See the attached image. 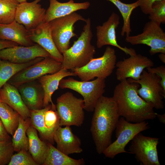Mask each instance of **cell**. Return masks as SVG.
<instances>
[{"mask_svg": "<svg viewBox=\"0 0 165 165\" xmlns=\"http://www.w3.org/2000/svg\"><path fill=\"white\" fill-rule=\"evenodd\" d=\"M115 86L112 97L120 116L132 123L152 120L156 117L154 108L138 93L139 84L125 79Z\"/></svg>", "mask_w": 165, "mask_h": 165, "instance_id": "6da1fadb", "label": "cell"}, {"mask_svg": "<svg viewBox=\"0 0 165 165\" xmlns=\"http://www.w3.org/2000/svg\"><path fill=\"white\" fill-rule=\"evenodd\" d=\"M93 112L90 131L96 151L101 154L112 143V134L120 116L112 97L102 96Z\"/></svg>", "mask_w": 165, "mask_h": 165, "instance_id": "7a4b0ae2", "label": "cell"}, {"mask_svg": "<svg viewBox=\"0 0 165 165\" xmlns=\"http://www.w3.org/2000/svg\"><path fill=\"white\" fill-rule=\"evenodd\" d=\"M85 22L78 39L62 54V69L68 70L81 68L94 58L96 51L95 47L91 44L93 35L90 18L86 19Z\"/></svg>", "mask_w": 165, "mask_h": 165, "instance_id": "3957f363", "label": "cell"}, {"mask_svg": "<svg viewBox=\"0 0 165 165\" xmlns=\"http://www.w3.org/2000/svg\"><path fill=\"white\" fill-rule=\"evenodd\" d=\"M116 59L115 50L108 46L102 56L94 58L85 66L72 71L81 81H90L95 78L105 79L116 67Z\"/></svg>", "mask_w": 165, "mask_h": 165, "instance_id": "277c9868", "label": "cell"}, {"mask_svg": "<svg viewBox=\"0 0 165 165\" xmlns=\"http://www.w3.org/2000/svg\"><path fill=\"white\" fill-rule=\"evenodd\" d=\"M105 79L99 78L89 81L63 78L59 84L61 89H70L80 94L83 98L84 109L88 112L94 111L97 101L105 93Z\"/></svg>", "mask_w": 165, "mask_h": 165, "instance_id": "5b68a950", "label": "cell"}, {"mask_svg": "<svg viewBox=\"0 0 165 165\" xmlns=\"http://www.w3.org/2000/svg\"><path fill=\"white\" fill-rule=\"evenodd\" d=\"M149 128L146 121L132 123L122 117L119 119L115 129L116 139L112 142L103 152L106 157L113 159L117 155L128 153L125 147L128 143L138 134Z\"/></svg>", "mask_w": 165, "mask_h": 165, "instance_id": "8992f818", "label": "cell"}, {"mask_svg": "<svg viewBox=\"0 0 165 165\" xmlns=\"http://www.w3.org/2000/svg\"><path fill=\"white\" fill-rule=\"evenodd\" d=\"M84 101L71 92H67L57 100L56 110L60 126L80 127L85 118Z\"/></svg>", "mask_w": 165, "mask_h": 165, "instance_id": "52a82bcc", "label": "cell"}, {"mask_svg": "<svg viewBox=\"0 0 165 165\" xmlns=\"http://www.w3.org/2000/svg\"><path fill=\"white\" fill-rule=\"evenodd\" d=\"M86 20L82 15L74 12L49 22L53 41L62 54L69 48L71 39L77 36L74 32V24L79 20L86 22Z\"/></svg>", "mask_w": 165, "mask_h": 165, "instance_id": "ba28073f", "label": "cell"}, {"mask_svg": "<svg viewBox=\"0 0 165 165\" xmlns=\"http://www.w3.org/2000/svg\"><path fill=\"white\" fill-rule=\"evenodd\" d=\"M128 79L139 84L138 94L146 102L151 105L154 108H164L163 100L165 97V92L160 84L161 79L159 76L144 70L138 80H135L130 78Z\"/></svg>", "mask_w": 165, "mask_h": 165, "instance_id": "9c48e42d", "label": "cell"}, {"mask_svg": "<svg viewBox=\"0 0 165 165\" xmlns=\"http://www.w3.org/2000/svg\"><path fill=\"white\" fill-rule=\"evenodd\" d=\"M160 25L150 20L145 24L141 33L126 36L125 41L132 45L143 44L149 46L151 55L165 53V32Z\"/></svg>", "mask_w": 165, "mask_h": 165, "instance_id": "30bf717a", "label": "cell"}, {"mask_svg": "<svg viewBox=\"0 0 165 165\" xmlns=\"http://www.w3.org/2000/svg\"><path fill=\"white\" fill-rule=\"evenodd\" d=\"M31 124L38 131L42 138L53 144L54 133L60 125V118L56 110L50 104L40 109L30 110Z\"/></svg>", "mask_w": 165, "mask_h": 165, "instance_id": "8fae6325", "label": "cell"}, {"mask_svg": "<svg viewBox=\"0 0 165 165\" xmlns=\"http://www.w3.org/2000/svg\"><path fill=\"white\" fill-rule=\"evenodd\" d=\"M61 68V62L50 57L44 58L17 73L8 82L17 88L46 75L56 72Z\"/></svg>", "mask_w": 165, "mask_h": 165, "instance_id": "7c38bea8", "label": "cell"}, {"mask_svg": "<svg viewBox=\"0 0 165 165\" xmlns=\"http://www.w3.org/2000/svg\"><path fill=\"white\" fill-rule=\"evenodd\" d=\"M159 140V138L146 136L140 133L131 141L129 153L134 155L141 165H160L157 150Z\"/></svg>", "mask_w": 165, "mask_h": 165, "instance_id": "4fadbf2b", "label": "cell"}, {"mask_svg": "<svg viewBox=\"0 0 165 165\" xmlns=\"http://www.w3.org/2000/svg\"><path fill=\"white\" fill-rule=\"evenodd\" d=\"M154 65L153 61L147 57L137 54L130 56L116 62V78L119 81L128 78L138 80L145 68Z\"/></svg>", "mask_w": 165, "mask_h": 165, "instance_id": "5bb4252c", "label": "cell"}, {"mask_svg": "<svg viewBox=\"0 0 165 165\" xmlns=\"http://www.w3.org/2000/svg\"><path fill=\"white\" fill-rule=\"evenodd\" d=\"M120 24V18L116 13L113 12L108 20L102 25L96 27V46L101 48L105 45L116 47L127 55L136 54L135 50L131 48L123 47L118 44L116 35V30Z\"/></svg>", "mask_w": 165, "mask_h": 165, "instance_id": "9a60e30c", "label": "cell"}, {"mask_svg": "<svg viewBox=\"0 0 165 165\" xmlns=\"http://www.w3.org/2000/svg\"><path fill=\"white\" fill-rule=\"evenodd\" d=\"M50 57L46 51L36 43L29 46L18 45L0 50V59L16 64L26 63L38 57Z\"/></svg>", "mask_w": 165, "mask_h": 165, "instance_id": "2e32d148", "label": "cell"}, {"mask_svg": "<svg viewBox=\"0 0 165 165\" xmlns=\"http://www.w3.org/2000/svg\"><path fill=\"white\" fill-rule=\"evenodd\" d=\"M41 0L19 3L17 7L15 20L28 31L35 28L43 22L46 10L39 3Z\"/></svg>", "mask_w": 165, "mask_h": 165, "instance_id": "e0dca14e", "label": "cell"}, {"mask_svg": "<svg viewBox=\"0 0 165 165\" xmlns=\"http://www.w3.org/2000/svg\"><path fill=\"white\" fill-rule=\"evenodd\" d=\"M28 31L30 39L44 49L51 57L62 62V54L59 52L53 41L49 23L42 22L35 28Z\"/></svg>", "mask_w": 165, "mask_h": 165, "instance_id": "ac0fdd59", "label": "cell"}, {"mask_svg": "<svg viewBox=\"0 0 165 165\" xmlns=\"http://www.w3.org/2000/svg\"><path fill=\"white\" fill-rule=\"evenodd\" d=\"M57 144V148L68 155L83 152L80 139L72 132L70 126H60L55 132L53 137Z\"/></svg>", "mask_w": 165, "mask_h": 165, "instance_id": "d6986e66", "label": "cell"}, {"mask_svg": "<svg viewBox=\"0 0 165 165\" xmlns=\"http://www.w3.org/2000/svg\"><path fill=\"white\" fill-rule=\"evenodd\" d=\"M70 76L76 75L73 71L61 68L56 72L46 75L38 79L44 92V108L50 103L52 109L56 110V105L52 101V95L54 92L58 89L61 80L65 77Z\"/></svg>", "mask_w": 165, "mask_h": 165, "instance_id": "ffe728a7", "label": "cell"}, {"mask_svg": "<svg viewBox=\"0 0 165 165\" xmlns=\"http://www.w3.org/2000/svg\"><path fill=\"white\" fill-rule=\"evenodd\" d=\"M17 88L23 102L29 110L44 108V92L38 81L26 83Z\"/></svg>", "mask_w": 165, "mask_h": 165, "instance_id": "44dd1931", "label": "cell"}, {"mask_svg": "<svg viewBox=\"0 0 165 165\" xmlns=\"http://www.w3.org/2000/svg\"><path fill=\"white\" fill-rule=\"evenodd\" d=\"M50 6L46 10L43 22L49 23L57 18L69 15L81 9H86L90 7L88 2H74L73 0L62 3L57 0H49Z\"/></svg>", "mask_w": 165, "mask_h": 165, "instance_id": "7402d4cb", "label": "cell"}, {"mask_svg": "<svg viewBox=\"0 0 165 165\" xmlns=\"http://www.w3.org/2000/svg\"><path fill=\"white\" fill-rule=\"evenodd\" d=\"M0 99L16 111L24 119L30 117V111L23 102L17 88L7 82L0 89Z\"/></svg>", "mask_w": 165, "mask_h": 165, "instance_id": "603a6c76", "label": "cell"}, {"mask_svg": "<svg viewBox=\"0 0 165 165\" xmlns=\"http://www.w3.org/2000/svg\"><path fill=\"white\" fill-rule=\"evenodd\" d=\"M0 38L23 46H29L34 44L29 38L28 31L15 20L9 24H0Z\"/></svg>", "mask_w": 165, "mask_h": 165, "instance_id": "cb8c5ba5", "label": "cell"}, {"mask_svg": "<svg viewBox=\"0 0 165 165\" xmlns=\"http://www.w3.org/2000/svg\"><path fill=\"white\" fill-rule=\"evenodd\" d=\"M28 138V150L38 165H43L47 151V143L39 138L37 130L31 124L26 132Z\"/></svg>", "mask_w": 165, "mask_h": 165, "instance_id": "d4e9b609", "label": "cell"}, {"mask_svg": "<svg viewBox=\"0 0 165 165\" xmlns=\"http://www.w3.org/2000/svg\"><path fill=\"white\" fill-rule=\"evenodd\" d=\"M46 157L43 165H83L85 164L83 158H72L58 149L53 144L48 143Z\"/></svg>", "mask_w": 165, "mask_h": 165, "instance_id": "484cf974", "label": "cell"}, {"mask_svg": "<svg viewBox=\"0 0 165 165\" xmlns=\"http://www.w3.org/2000/svg\"><path fill=\"white\" fill-rule=\"evenodd\" d=\"M44 58L38 57L22 64L14 63L0 59V89L17 73Z\"/></svg>", "mask_w": 165, "mask_h": 165, "instance_id": "4316f807", "label": "cell"}, {"mask_svg": "<svg viewBox=\"0 0 165 165\" xmlns=\"http://www.w3.org/2000/svg\"><path fill=\"white\" fill-rule=\"evenodd\" d=\"M31 124L30 118L24 119L20 116L18 126L11 139L14 151H28L29 141L26 132Z\"/></svg>", "mask_w": 165, "mask_h": 165, "instance_id": "83f0119b", "label": "cell"}, {"mask_svg": "<svg viewBox=\"0 0 165 165\" xmlns=\"http://www.w3.org/2000/svg\"><path fill=\"white\" fill-rule=\"evenodd\" d=\"M20 115L7 104L0 102V119L9 134L13 136L17 128Z\"/></svg>", "mask_w": 165, "mask_h": 165, "instance_id": "f1b7e54d", "label": "cell"}, {"mask_svg": "<svg viewBox=\"0 0 165 165\" xmlns=\"http://www.w3.org/2000/svg\"><path fill=\"white\" fill-rule=\"evenodd\" d=\"M112 3L120 12L123 19V25L122 28L121 35L123 36L130 35L131 32L130 25V16L133 11L139 7L138 0L131 3H125L120 0H106Z\"/></svg>", "mask_w": 165, "mask_h": 165, "instance_id": "f546056e", "label": "cell"}, {"mask_svg": "<svg viewBox=\"0 0 165 165\" xmlns=\"http://www.w3.org/2000/svg\"><path fill=\"white\" fill-rule=\"evenodd\" d=\"M19 3L16 0H0V24H9L15 20Z\"/></svg>", "mask_w": 165, "mask_h": 165, "instance_id": "4dcf8cb0", "label": "cell"}, {"mask_svg": "<svg viewBox=\"0 0 165 165\" xmlns=\"http://www.w3.org/2000/svg\"><path fill=\"white\" fill-rule=\"evenodd\" d=\"M148 18L160 24L165 23V0L158 1L152 5Z\"/></svg>", "mask_w": 165, "mask_h": 165, "instance_id": "1f68e13d", "label": "cell"}, {"mask_svg": "<svg viewBox=\"0 0 165 165\" xmlns=\"http://www.w3.org/2000/svg\"><path fill=\"white\" fill-rule=\"evenodd\" d=\"M8 165H37L28 151L22 150L13 154Z\"/></svg>", "mask_w": 165, "mask_h": 165, "instance_id": "d6a6232c", "label": "cell"}, {"mask_svg": "<svg viewBox=\"0 0 165 165\" xmlns=\"http://www.w3.org/2000/svg\"><path fill=\"white\" fill-rule=\"evenodd\" d=\"M14 152L11 140L0 141V165H8Z\"/></svg>", "mask_w": 165, "mask_h": 165, "instance_id": "836d02e7", "label": "cell"}, {"mask_svg": "<svg viewBox=\"0 0 165 165\" xmlns=\"http://www.w3.org/2000/svg\"><path fill=\"white\" fill-rule=\"evenodd\" d=\"M147 72L154 73L158 76L160 79V84L163 87V90L165 92V66L164 65H160L155 68L152 67L146 68Z\"/></svg>", "mask_w": 165, "mask_h": 165, "instance_id": "e575fe53", "label": "cell"}, {"mask_svg": "<svg viewBox=\"0 0 165 165\" xmlns=\"http://www.w3.org/2000/svg\"><path fill=\"white\" fill-rule=\"evenodd\" d=\"M139 7L142 13L146 15H149L151 13L153 4L156 2L162 0H138Z\"/></svg>", "mask_w": 165, "mask_h": 165, "instance_id": "d590c367", "label": "cell"}, {"mask_svg": "<svg viewBox=\"0 0 165 165\" xmlns=\"http://www.w3.org/2000/svg\"><path fill=\"white\" fill-rule=\"evenodd\" d=\"M11 139L0 119V141H8Z\"/></svg>", "mask_w": 165, "mask_h": 165, "instance_id": "8d00e7d4", "label": "cell"}, {"mask_svg": "<svg viewBox=\"0 0 165 165\" xmlns=\"http://www.w3.org/2000/svg\"><path fill=\"white\" fill-rule=\"evenodd\" d=\"M19 45L14 42L0 38V50Z\"/></svg>", "mask_w": 165, "mask_h": 165, "instance_id": "74e56055", "label": "cell"}, {"mask_svg": "<svg viewBox=\"0 0 165 165\" xmlns=\"http://www.w3.org/2000/svg\"><path fill=\"white\" fill-rule=\"evenodd\" d=\"M156 117L158 118L159 121L160 123H165V114H160L156 113Z\"/></svg>", "mask_w": 165, "mask_h": 165, "instance_id": "f35d334b", "label": "cell"}, {"mask_svg": "<svg viewBox=\"0 0 165 165\" xmlns=\"http://www.w3.org/2000/svg\"><path fill=\"white\" fill-rule=\"evenodd\" d=\"M159 58L160 60L163 63H165V53H160L158 55Z\"/></svg>", "mask_w": 165, "mask_h": 165, "instance_id": "ab89813d", "label": "cell"}, {"mask_svg": "<svg viewBox=\"0 0 165 165\" xmlns=\"http://www.w3.org/2000/svg\"><path fill=\"white\" fill-rule=\"evenodd\" d=\"M19 3H21L27 2V0H16Z\"/></svg>", "mask_w": 165, "mask_h": 165, "instance_id": "60d3db41", "label": "cell"}, {"mask_svg": "<svg viewBox=\"0 0 165 165\" xmlns=\"http://www.w3.org/2000/svg\"><path fill=\"white\" fill-rule=\"evenodd\" d=\"M1 101L0 99V102Z\"/></svg>", "mask_w": 165, "mask_h": 165, "instance_id": "b9f144b4", "label": "cell"}]
</instances>
